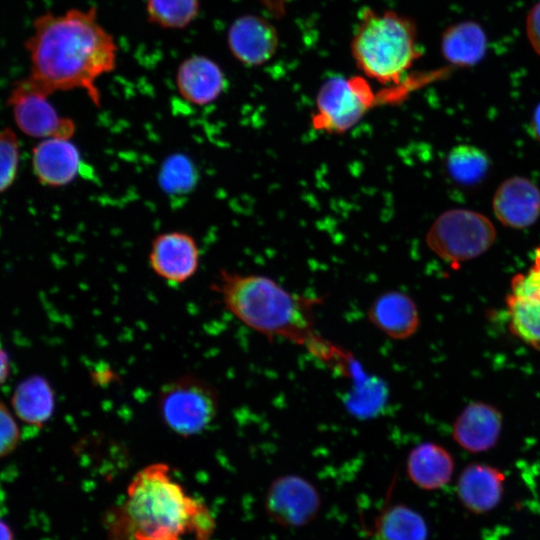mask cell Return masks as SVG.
I'll list each match as a JSON object with an SVG mask.
<instances>
[{
    "label": "cell",
    "mask_w": 540,
    "mask_h": 540,
    "mask_svg": "<svg viewBox=\"0 0 540 540\" xmlns=\"http://www.w3.org/2000/svg\"><path fill=\"white\" fill-rule=\"evenodd\" d=\"M213 519L206 506L188 496L165 463L143 467L131 479L124 502L111 512L108 540H180L194 533L207 540Z\"/></svg>",
    "instance_id": "cell-3"
},
{
    "label": "cell",
    "mask_w": 540,
    "mask_h": 540,
    "mask_svg": "<svg viewBox=\"0 0 540 540\" xmlns=\"http://www.w3.org/2000/svg\"><path fill=\"white\" fill-rule=\"evenodd\" d=\"M227 44L238 62L256 67L274 57L279 46V35L267 19L245 14L237 17L229 26Z\"/></svg>",
    "instance_id": "cell-12"
},
{
    "label": "cell",
    "mask_w": 540,
    "mask_h": 540,
    "mask_svg": "<svg viewBox=\"0 0 540 540\" xmlns=\"http://www.w3.org/2000/svg\"><path fill=\"white\" fill-rule=\"evenodd\" d=\"M11 373V361L8 353L0 347V387L5 384Z\"/></svg>",
    "instance_id": "cell-29"
},
{
    "label": "cell",
    "mask_w": 540,
    "mask_h": 540,
    "mask_svg": "<svg viewBox=\"0 0 540 540\" xmlns=\"http://www.w3.org/2000/svg\"><path fill=\"white\" fill-rule=\"evenodd\" d=\"M450 452L434 442H422L408 453L406 471L410 481L420 489L433 491L446 486L454 472Z\"/></svg>",
    "instance_id": "cell-19"
},
{
    "label": "cell",
    "mask_w": 540,
    "mask_h": 540,
    "mask_svg": "<svg viewBox=\"0 0 540 540\" xmlns=\"http://www.w3.org/2000/svg\"><path fill=\"white\" fill-rule=\"evenodd\" d=\"M504 482L505 475L498 468L473 463L466 466L458 478V497L470 512L484 514L500 503Z\"/></svg>",
    "instance_id": "cell-18"
},
{
    "label": "cell",
    "mask_w": 540,
    "mask_h": 540,
    "mask_svg": "<svg viewBox=\"0 0 540 540\" xmlns=\"http://www.w3.org/2000/svg\"><path fill=\"white\" fill-rule=\"evenodd\" d=\"M0 540H15L11 526L0 517Z\"/></svg>",
    "instance_id": "cell-31"
},
{
    "label": "cell",
    "mask_w": 540,
    "mask_h": 540,
    "mask_svg": "<svg viewBox=\"0 0 540 540\" xmlns=\"http://www.w3.org/2000/svg\"><path fill=\"white\" fill-rule=\"evenodd\" d=\"M492 208L503 225L515 229L529 227L540 216V189L528 178H507L496 189Z\"/></svg>",
    "instance_id": "cell-13"
},
{
    "label": "cell",
    "mask_w": 540,
    "mask_h": 540,
    "mask_svg": "<svg viewBox=\"0 0 540 540\" xmlns=\"http://www.w3.org/2000/svg\"><path fill=\"white\" fill-rule=\"evenodd\" d=\"M48 97L30 77L17 81L8 98L16 125L30 137L71 139L75 122L59 115Z\"/></svg>",
    "instance_id": "cell-8"
},
{
    "label": "cell",
    "mask_w": 540,
    "mask_h": 540,
    "mask_svg": "<svg viewBox=\"0 0 540 540\" xmlns=\"http://www.w3.org/2000/svg\"><path fill=\"white\" fill-rule=\"evenodd\" d=\"M350 47L358 69L382 84L398 83L421 55L414 21L390 10L364 9Z\"/></svg>",
    "instance_id": "cell-4"
},
{
    "label": "cell",
    "mask_w": 540,
    "mask_h": 540,
    "mask_svg": "<svg viewBox=\"0 0 540 540\" xmlns=\"http://www.w3.org/2000/svg\"><path fill=\"white\" fill-rule=\"evenodd\" d=\"M501 430L502 415L497 408L484 402H472L455 419L452 437L464 450L479 453L496 445Z\"/></svg>",
    "instance_id": "cell-16"
},
{
    "label": "cell",
    "mask_w": 540,
    "mask_h": 540,
    "mask_svg": "<svg viewBox=\"0 0 540 540\" xmlns=\"http://www.w3.org/2000/svg\"><path fill=\"white\" fill-rule=\"evenodd\" d=\"M445 166L453 181L463 186H475L486 178L490 159L479 147L460 144L449 151Z\"/></svg>",
    "instance_id": "cell-23"
},
{
    "label": "cell",
    "mask_w": 540,
    "mask_h": 540,
    "mask_svg": "<svg viewBox=\"0 0 540 540\" xmlns=\"http://www.w3.org/2000/svg\"><path fill=\"white\" fill-rule=\"evenodd\" d=\"M259 3L273 16L282 17L291 0H258Z\"/></svg>",
    "instance_id": "cell-28"
},
{
    "label": "cell",
    "mask_w": 540,
    "mask_h": 540,
    "mask_svg": "<svg viewBox=\"0 0 540 540\" xmlns=\"http://www.w3.org/2000/svg\"><path fill=\"white\" fill-rule=\"evenodd\" d=\"M526 32L533 49L540 55V2L533 6L527 16Z\"/></svg>",
    "instance_id": "cell-27"
},
{
    "label": "cell",
    "mask_w": 540,
    "mask_h": 540,
    "mask_svg": "<svg viewBox=\"0 0 540 540\" xmlns=\"http://www.w3.org/2000/svg\"><path fill=\"white\" fill-rule=\"evenodd\" d=\"M487 39L482 27L471 21L449 26L442 34L441 51L452 65L468 67L478 63L486 51Z\"/></svg>",
    "instance_id": "cell-21"
},
{
    "label": "cell",
    "mask_w": 540,
    "mask_h": 540,
    "mask_svg": "<svg viewBox=\"0 0 540 540\" xmlns=\"http://www.w3.org/2000/svg\"><path fill=\"white\" fill-rule=\"evenodd\" d=\"M375 103L376 95L364 77H330L317 92L312 126L329 134L345 133L356 126Z\"/></svg>",
    "instance_id": "cell-7"
},
{
    "label": "cell",
    "mask_w": 540,
    "mask_h": 540,
    "mask_svg": "<svg viewBox=\"0 0 540 540\" xmlns=\"http://www.w3.org/2000/svg\"><path fill=\"white\" fill-rule=\"evenodd\" d=\"M505 304L510 332L526 345L540 350V247L529 270L511 279Z\"/></svg>",
    "instance_id": "cell-9"
},
{
    "label": "cell",
    "mask_w": 540,
    "mask_h": 540,
    "mask_svg": "<svg viewBox=\"0 0 540 540\" xmlns=\"http://www.w3.org/2000/svg\"><path fill=\"white\" fill-rule=\"evenodd\" d=\"M200 0H146L149 23L165 29H184L198 16Z\"/></svg>",
    "instance_id": "cell-24"
},
{
    "label": "cell",
    "mask_w": 540,
    "mask_h": 540,
    "mask_svg": "<svg viewBox=\"0 0 540 540\" xmlns=\"http://www.w3.org/2000/svg\"><path fill=\"white\" fill-rule=\"evenodd\" d=\"M372 536L375 540H427L428 526L411 507L388 504L375 517Z\"/></svg>",
    "instance_id": "cell-22"
},
{
    "label": "cell",
    "mask_w": 540,
    "mask_h": 540,
    "mask_svg": "<svg viewBox=\"0 0 540 540\" xmlns=\"http://www.w3.org/2000/svg\"><path fill=\"white\" fill-rule=\"evenodd\" d=\"M530 128L534 138L540 143V103L534 109Z\"/></svg>",
    "instance_id": "cell-30"
},
{
    "label": "cell",
    "mask_w": 540,
    "mask_h": 540,
    "mask_svg": "<svg viewBox=\"0 0 540 540\" xmlns=\"http://www.w3.org/2000/svg\"><path fill=\"white\" fill-rule=\"evenodd\" d=\"M20 161V144L13 130L0 131V193L5 192L15 181Z\"/></svg>",
    "instance_id": "cell-25"
},
{
    "label": "cell",
    "mask_w": 540,
    "mask_h": 540,
    "mask_svg": "<svg viewBox=\"0 0 540 540\" xmlns=\"http://www.w3.org/2000/svg\"><path fill=\"white\" fill-rule=\"evenodd\" d=\"M175 83L180 96L199 107L215 102L226 88L222 68L204 55L185 58L177 68Z\"/></svg>",
    "instance_id": "cell-14"
},
{
    "label": "cell",
    "mask_w": 540,
    "mask_h": 540,
    "mask_svg": "<svg viewBox=\"0 0 540 540\" xmlns=\"http://www.w3.org/2000/svg\"><path fill=\"white\" fill-rule=\"evenodd\" d=\"M21 441V429L12 409L0 399V459L12 454Z\"/></svg>",
    "instance_id": "cell-26"
},
{
    "label": "cell",
    "mask_w": 540,
    "mask_h": 540,
    "mask_svg": "<svg viewBox=\"0 0 540 540\" xmlns=\"http://www.w3.org/2000/svg\"><path fill=\"white\" fill-rule=\"evenodd\" d=\"M369 322L387 337L406 340L420 325L419 310L406 293L390 290L377 296L367 310Z\"/></svg>",
    "instance_id": "cell-17"
},
{
    "label": "cell",
    "mask_w": 540,
    "mask_h": 540,
    "mask_svg": "<svg viewBox=\"0 0 540 540\" xmlns=\"http://www.w3.org/2000/svg\"><path fill=\"white\" fill-rule=\"evenodd\" d=\"M321 498L316 487L296 474L274 479L266 493L265 507L277 524L298 528L310 523L319 512Z\"/></svg>",
    "instance_id": "cell-10"
},
{
    "label": "cell",
    "mask_w": 540,
    "mask_h": 540,
    "mask_svg": "<svg viewBox=\"0 0 540 540\" xmlns=\"http://www.w3.org/2000/svg\"><path fill=\"white\" fill-rule=\"evenodd\" d=\"M219 407V395L214 386L192 375L165 383L157 397L162 422L182 437L203 432L215 420Z\"/></svg>",
    "instance_id": "cell-5"
},
{
    "label": "cell",
    "mask_w": 540,
    "mask_h": 540,
    "mask_svg": "<svg viewBox=\"0 0 540 540\" xmlns=\"http://www.w3.org/2000/svg\"><path fill=\"white\" fill-rule=\"evenodd\" d=\"M200 247L190 233L171 230L157 234L151 241L148 263L164 281L179 285L187 282L200 266Z\"/></svg>",
    "instance_id": "cell-11"
},
{
    "label": "cell",
    "mask_w": 540,
    "mask_h": 540,
    "mask_svg": "<svg viewBox=\"0 0 540 540\" xmlns=\"http://www.w3.org/2000/svg\"><path fill=\"white\" fill-rule=\"evenodd\" d=\"M10 404L20 422L42 428L54 414L55 393L45 377L34 374L22 379L15 386Z\"/></svg>",
    "instance_id": "cell-20"
},
{
    "label": "cell",
    "mask_w": 540,
    "mask_h": 540,
    "mask_svg": "<svg viewBox=\"0 0 540 540\" xmlns=\"http://www.w3.org/2000/svg\"><path fill=\"white\" fill-rule=\"evenodd\" d=\"M26 49L29 77L44 93L81 89L95 106L101 105L97 80L115 70L118 46L98 21L95 7L40 15Z\"/></svg>",
    "instance_id": "cell-1"
},
{
    "label": "cell",
    "mask_w": 540,
    "mask_h": 540,
    "mask_svg": "<svg viewBox=\"0 0 540 540\" xmlns=\"http://www.w3.org/2000/svg\"><path fill=\"white\" fill-rule=\"evenodd\" d=\"M32 167L42 185L66 186L74 181L81 169L80 151L71 139L46 138L33 148Z\"/></svg>",
    "instance_id": "cell-15"
},
{
    "label": "cell",
    "mask_w": 540,
    "mask_h": 540,
    "mask_svg": "<svg viewBox=\"0 0 540 540\" xmlns=\"http://www.w3.org/2000/svg\"><path fill=\"white\" fill-rule=\"evenodd\" d=\"M211 289L225 308L249 328L267 338H282L305 348L327 366L347 375L354 356L316 329L313 311L319 297L296 294L272 278L220 269Z\"/></svg>",
    "instance_id": "cell-2"
},
{
    "label": "cell",
    "mask_w": 540,
    "mask_h": 540,
    "mask_svg": "<svg viewBox=\"0 0 540 540\" xmlns=\"http://www.w3.org/2000/svg\"><path fill=\"white\" fill-rule=\"evenodd\" d=\"M496 240V229L483 214L463 208L440 214L429 227L426 243L442 260L459 264L485 253Z\"/></svg>",
    "instance_id": "cell-6"
}]
</instances>
